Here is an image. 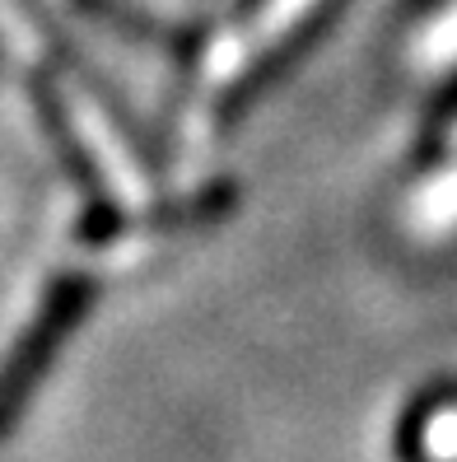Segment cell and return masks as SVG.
Wrapping results in <instances>:
<instances>
[{
	"mask_svg": "<svg viewBox=\"0 0 457 462\" xmlns=\"http://www.w3.org/2000/svg\"><path fill=\"white\" fill-rule=\"evenodd\" d=\"M332 10L336 0H266V10L248 19L210 61V85L220 89L224 113L238 98H248L261 79H271L299 47H308Z\"/></svg>",
	"mask_w": 457,
	"mask_h": 462,
	"instance_id": "obj_1",
	"label": "cell"
},
{
	"mask_svg": "<svg viewBox=\"0 0 457 462\" xmlns=\"http://www.w3.org/2000/svg\"><path fill=\"white\" fill-rule=\"evenodd\" d=\"M89 299H94V281L89 276H61L57 285L47 290L42 299V309L33 313V322L19 332L14 350L5 356V365H0V439L10 434V425L19 420L23 411V402H29L33 383L47 374L51 356H57V346L70 337V328L79 318H85L89 309Z\"/></svg>",
	"mask_w": 457,
	"mask_h": 462,
	"instance_id": "obj_2",
	"label": "cell"
},
{
	"mask_svg": "<svg viewBox=\"0 0 457 462\" xmlns=\"http://www.w3.org/2000/svg\"><path fill=\"white\" fill-rule=\"evenodd\" d=\"M75 10L94 14L98 23H107V29H117L122 38H136V42H154V47H169L173 57H182V51L197 47V29H169V23H154L145 19L141 10H131L126 0H75Z\"/></svg>",
	"mask_w": 457,
	"mask_h": 462,
	"instance_id": "obj_3",
	"label": "cell"
},
{
	"mask_svg": "<svg viewBox=\"0 0 457 462\" xmlns=\"http://www.w3.org/2000/svg\"><path fill=\"white\" fill-rule=\"evenodd\" d=\"M420 448L434 462H457V406H443V411H434L425 420Z\"/></svg>",
	"mask_w": 457,
	"mask_h": 462,
	"instance_id": "obj_4",
	"label": "cell"
}]
</instances>
